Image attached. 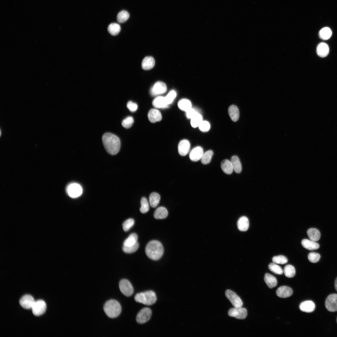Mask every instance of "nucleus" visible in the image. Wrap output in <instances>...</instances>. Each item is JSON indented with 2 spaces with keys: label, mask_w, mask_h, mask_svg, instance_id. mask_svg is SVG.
<instances>
[{
  "label": "nucleus",
  "mask_w": 337,
  "mask_h": 337,
  "mask_svg": "<svg viewBox=\"0 0 337 337\" xmlns=\"http://www.w3.org/2000/svg\"><path fill=\"white\" fill-rule=\"evenodd\" d=\"M102 141L104 148L108 153L115 155L118 153L120 142L117 136L111 133H105L102 136Z\"/></svg>",
  "instance_id": "1"
},
{
  "label": "nucleus",
  "mask_w": 337,
  "mask_h": 337,
  "mask_svg": "<svg viewBox=\"0 0 337 337\" xmlns=\"http://www.w3.org/2000/svg\"><path fill=\"white\" fill-rule=\"evenodd\" d=\"M145 251L149 258L156 261L159 260L162 256L164 248L160 242L157 240H153L147 245Z\"/></svg>",
  "instance_id": "2"
},
{
  "label": "nucleus",
  "mask_w": 337,
  "mask_h": 337,
  "mask_svg": "<svg viewBox=\"0 0 337 337\" xmlns=\"http://www.w3.org/2000/svg\"><path fill=\"white\" fill-rule=\"evenodd\" d=\"M104 310L108 317L114 318L118 316L121 312V307L116 300L111 299L107 301L103 307Z\"/></svg>",
  "instance_id": "3"
},
{
  "label": "nucleus",
  "mask_w": 337,
  "mask_h": 337,
  "mask_svg": "<svg viewBox=\"0 0 337 337\" xmlns=\"http://www.w3.org/2000/svg\"><path fill=\"white\" fill-rule=\"evenodd\" d=\"M134 300L137 302L149 305L156 302L157 297L154 291H148L137 294L134 297Z\"/></svg>",
  "instance_id": "4"
},
{
  "label": "nucleus",
  "mask_w": 337,
  "mask_h": 337,
  "mask_svg": "<svg viewBox=\"0 0 337 337\" xmlns=\"http://www.w3.org/2000/svg\"><path fill=\"white\" fill-rule=\"evenodd\" d=\"M119 285L120 291L125 296L129 297L133 294L134 292L133 287L128 280H121L119 283Z\"/></svg>",
  "instance_id": "5"
},
{
  "label": "nucleus",
  "mask_w": 337,
  "mask_h": 337,
  "mask_svg": "<svg viewBox=\"0 0 337 337\" xmlns=\"http://www.w3.org/2000/svg\"><path fill=\"white\" fill-rule=\"evenodd\" d=\"M66 190L68 195L73 198L80 196L83 192L81 186L77 183H72L69 184Z\"/></svg>",
  "instance_id": "6"
},
{
  "label": "nucleus",
  "mask_w": 337,
  "mask_h": 337,
  "mask_svg": "<svg viewBox=\"0 0 337 337\" xmlns=\"http://www.w3.org/2000/svg\"><path fill=\"white\" fill-rule=\"evenodd\" d=\"M225 294L226 297L235 308L242 307L243 302L242 300L234 292L231 290H227L226 291Z\"/></svg>",
  "instance_id": "7"
},
{
  "label": "nucleus",
  "mask_w": 337,
  "mask_h": 337,
  "mask_svg": "<svg viewBox=\"0 0 337 337\" xmlns=\"http://www.w3.org/2000/svg\"><path fill=\"white\" fill-rule=\"evenodd\" d=\"M151 315L152 311L149 308H144L138 314L136 318V321L139 324H144L149 320Z\"/></svg>",
  "instance_id": "8"
},
{
  "label": "nucleus",
  "mask_w": 337,
  "mask_h": 337,
  "mask_svg": "<svg viewBox=\"0 0 337 337\" xmlns=\"http://www.w3.org/2000/svg\"><path fill=\"white\" fill-rule=\"evenodd\" d=\"M325 306L330 312L337 311V294H331L327 296L325 301Z\"/></svg>",
  "instance_id": "9"
},
{
  "label": "nucleus",
  "mask_w": 337,
  "mask_h": 337,
  "mask_svg": "<svg viewBox=\"0 0 337 337\" xmlns=\"http://www.w3.org/2000/svg\"><path fill=\"white\" fill-rule=\"evenodd\" d=\"M46 308V303L44 300H38L35 301L32 308V313L35 316H40L45 312Z\"/></svg>",
  "instance_id": "10"
},
{
  "label": "nucleus",
  "mask_w": 337,
  "mask_h": 337,
  "mask_svg": "<svg viewBox=\"0 0 337 337\" xmlns=\"http://www.w3.org/2000/svg\"><path fill=\"white\" fill-rule=\"evenodd\" d=\"M228 315L231 317L239 319H245L247 315V309L242 307L232 308L228 311Z\"/></svg>",
  "instance_id": "11"
},
{
  "label": "nucleus",
  "mask_w": 337,
  "mask_h": 337,
  "mask_svg": "<svg viewBox=\"0 0 337 337\" xmlns=\"http://www.w3.org/2000/svg\"><path fill=\"white\" fill-rule=\"evenodd\" d=\"M167 86L164 82L158 81L156 82L150 89V93L152 95L155 96L163 94L167 91Z\"/></svg>",
  "instance_id": "12"
},
{
  "label": "nucleus",
  "mask_w": 337,
  "mask_h": 337,
  "mask_svg": "<svg viewBox=\"0 0 337 337\" xmlns=\"http://www.w3.org/2000/svg\"><path fill=\"white\" fill-rule=\"evenodd\" d=\"M35 302L34 298L30 295H23L20 299L19 302L20 305L26 309L32 308Z\"/></svg>",
  "instance_id": "13"
},
{
  "label": "nucleus",
  "mask_w": 337,
  "mask_h": 337,
  "mask_svg": "<svg viewBox=\"0 0 337 337\" xmlns=\"http://www.w3.org/2000/svg\"><path fill=\"white\" fill-rule=\"evenodd\" d=\"M203 148L200 146H197L193 149L190 152L189 157L190 160L193 162H196L201 160L203 154Z\"/></svg>",
  "instance_id": "14"
},
{
  "label": "nucleus",
  "mask_w": 337,
  "mask_h": 337,
  "mask_svg": "<svg viewBox=\"0 0 337 337\" xmlns=\"http://www.w3.org/2000/svg\"><path fill=\"white\" fill-rule=\"evenodd\" d=\"M190 147V143L188 140L183 139L181 140L178 146V150L179 154L182 156L186 155L189 151Z\"/></svg>",
  "instance_id": "15"
},
{
  "label": "nucleus",
  "mask_w": 337,
  "mask_h": 337,
  "mask_svg": "<svg viewBox=\"0 0 337 337\" xmlns=\"http://www.w3.org/2000/svg\"><path fill=\"white\" fill-rule=\"evenodd\" d=\"M293 293V291L291 288L286 286L279 287L276 291L277 295L281 298L289 297L292 295Z\"/></svg>",
  "instance_id": "16"
},
{
  "label": "nucleus",
  "mask_w": 337,
  "mask_h": 337,
  "mask_svg": "<svg viewBox=\"0 0 337 337\" xmlns=\"http://www.w3.org/2000/svg\"><path fill=\"white\" fill-rule=\"evenodd\" d=\"M148 117L149 121L153 123L159 121L162 119L160 112L158 110L155 109H152L149 110Z\"/></svg>",
  "instance_id": "17"
},
{
  "label": "nucleus",
  "mask_w": 337,
  "mask_h": 337,
  "mask_svg": "<svg viewBox=\"0 0 337 337\" xmlns=\"http://www.w3.org/2000/svg\"><path fill=\"white\" fill-rule=\"evenodd\" d=\"M300 310L302 311L310 313L313 312L315 308L314 303L311 300H306L301 302L299 306Z\"/></svg>",
  "instance_id": "18"
},
{
  "label": "nucleus",
  "mask_w": 337,
  "mask_h": 337,
  "mask_svg": "<svg viewBox=\"0 0 337 337\" xmlns=\"http://www.w3.org/2000/svg\"><path fill=\"white\" fill-rule=\"evenodd\" d=\"M329 52V48L328 45L324 42H321L317 46L316 52L320 57H324L327 56Z\"/></svg>",
  "instance_id": "19"
},
{
  "label": "nucleus",
  "mask_w": 337,
  "mask_h": 337,
  "mask_svg": "<svg viewBox=\"0 0 337 337\" xmlns=\"http://www.w3.org/2000/svg\"><path fill=\"white\" fill-rule=\"evenodd\" d=\"M301 244L303 247L305 249L309 250H313L318 249L319 248V244L311 240L304 239L301 241Z\"/></svg>",
  "instance_id": "20"
},
{
  "label": "nucleus",
  "mask_w": 337,
  "mask_h": 337,
  "mask_svg": "<svg viewBox=\"0 0 337 337\" xmlns=\"http://www.w3.org/2000/svg\"><path fill=\"white\" fill-rule=\"evenodd\" d=\"M155 65V61L152 56H148L143 59L141 66L142 68L144 70H149L152 68Z\"/></svg>",
  "instance_id": "21"
},
{
  "label": "nucleus",
  "mask_w": 337,
  "mask_h": 337,
  "mask_svg": "<svg viewBox=\"0 0 337 337\" xmlns=\"http://www.w3.org/2000/svg\"><path fill=\"white\" fill-rule=\"evenodd\" d=\"M238 229L241 231H246L249 227L248 218L245 216H242L239 218L237 222Z\"/></svg>",
  "instance_id": "22"
},
{
  "label": "nucleus",
  "mask_w": 337,
  "mask_h": 337,
  "mask_svg": "<svg viewBox=\"0 0 337 337\" xmlns=\"http://www.w3.org/2000/svg\"><path fill=\"white\" fill-rule=\"evenodd\" d=\"M229 115L232 121H237L239 117V111L238 107L235 105H231L228 109Z\"/></svg>",
  "instance_id": "23"
},
{
  "label": "nucleus",
  "mask_w": 337,
  "mask_h": 337,
  "mask_svg": "<svg viewBox=\"0 0 337 337\" xmlns=\"http://www.w3.org/2000/svg\"><path fill=\"white\" fill-rule=\"evenodd\" d=\"M264 280L270 288L271 289L276 287L277 284V280L276 277L268 273L265 274Z\"/></svg>",
  "instance_id": "24"
},
{
  "label": "nucleus",
  "mask_w": 337,
  "mask_h": 337,
  "mask_svg": "<svg viewBox=\"0 0 337 337\" xmlns=\"http://www.w3.org/2000/svg\"><path fill=\"white\" fill-rule=\"evenodd\" d=\"M168 214L167 209L164 207H160L157 208L154 212V217L156 219H163L166 218Z\"/></svg>",
  "instance_id": "25"
},
{
  "label": "nucleus",
  "mask_w": 337,
  "mask_h": 337,
  "mask_svg": "<svg viewBox=\"0 0 337 337\" xmlns=\"http://www.w3.org/2000/svg\"><path fill=\"white\" fill-rule=\"evenodd\" d=\"M221 167L223 171L228 174H231L233 169L230 160L224 159L221 163Z\"/></svg>",
  "instance_id": "26"
},
{
  "label": "nucleus",
  "mask_w": 337,
  "mask_h": 337,
  "mask_svg": "<svg viewBox=\"0 0 337 337\" xmlns=\"http://www.w3.org/2000/svg\"><path fill=\"white\" fill-rule=\"evenodd\" d=\"M230 161L235 172L237 173H240L242 170V166L239 158L237 156H233L231 157Z\"/></svg>",
  "instance_id": "27"
},
{
  "label": "nucleus",
  "mask_w": 337,
  "mask_h": 337,
  "mask_svg": "<svg viewBox=\"0 0 337 337\" xmlns=\"http://www.w3.org/2000/svg\"><path fill=\"white\" fill-rule=\"evenodd\" d=\"M153 106L156 108H165L167 105L165 97L159 96L156 98L153 101Z\"/></svg>",
  "instance_id": "28"
},
{
  "label": "nucleus",
  "mask_w": 337,
  "mask_h": 337,
  "mask_svg": "<svg viewBox=\"0 0 337 337\" xmlns=\"http://www.w3.org/2000/svg\"><path fill=\"white\" fill-rule=\"evenodd\" d=\"M307 233L309 239L314 241L316 242L320 239V234L318 230L315 228H310L308 229Z\"/></svg>",
  "instance_id": "29"
},
{
  "label": "nucleus",
  "mask_w": 337,
  "mask_h": 337,
  "mask_svg": "<svg viewBox=\"0 0 337 337\" xmlns=\"http://www.w3.org/2000/svg\"><path fill=\"white\" fill-rule=\"evenodd\" d=\"M160 199V195L156 192L150 194L149 197V203L151 206L153 208L156 207L159 203Z\"/></svg>",
  "instance_id": "30"
},
{
  "label": "nucleus",
  "mask_w": 337,
  "mask_h": 337,
  "mask_svg": "<svg viewBox=\"0 0 337 337\" xmlns=\"http://www.w3.org/2000/svg\"><path fill=\"white\" fill-rule=\"evenodd\" d=\"M178 106L182 110L186 112L192 107L190 101L188 99H183L180 100L178 103Z\"/></svg>",
  "instance_id": "31"
},
{
  "label": "nucleus",
  "mask_w": 337,
  "mask_h": 337,
  "mask_svg": "<svg viewBox=\"0 0 337 337\" xmlns=\"http://www.w3.org/2000/svg\"><path fill=\"white\" fill-rule=\"evenodd\" d=\"M138 236L134 233L131 234L123 242V246H129L135 244L137 242Z\"/></svg>",
  "instance_id": "32"
},
{
  "label": "nucleus",
  "mask_w": 337,
  "mask_h": 337,
  "mask_svg": "<svg viewBox=\"0 0 337 337\" xmlns=\"http://www.w3.org/2000/svg\"><path fill=\"white\" fill-rule=\"evenodd\" d=\"M332 34L331 29L328 27H325L321 29L319 32V36L321 39L327 40L329 39Z\"/></svg>",
  "instance_id": "33"
},
{
  "label": "nucleus",
  "mask_w": 337,
  "mask_h": 337,
  "mask_svg": "<svg viewBox=\"0 0 337 337\" xmlns=\"http://www.w3.org/2000/svg\"><path fill=\"white\" fill-rule=\"evenodd\" d=\"M121 27L120 25L116 23H112L108 27V31L112 35L116 36L120 32Z\"/></svg>",
  "instance_id": "34"
},
{
  "label": "nucleus",
  "mask_w": 337,
  "mask_h": 337,
  "mask_svg": "<svg viewBox=\"0 0 337 337\" xmlns=\"http://www.w3.org/2000/svg\"><path fill=\"white\" fill-rule=\"evenodd\" d=\"M213 153L211 150H209L203 153L201 159V163L203 164L209 163L211 160Z\"/></svg>",
  "instance_id": "35"
},
{
  "label": "nucleus",
  "mask_w": 337,
  "mask_h": 337,
  "mask_svg": "<svg viewBox=\"0 0 337 337\" xmlns=\"http://www.w3.org/2000/svg\"><path fill=\"white\" fill-rule=\"evenodd\" d=\"M283 272L286 277L292 278L295 276V270L293 266L291 265H287L284 267Z\"/></svg>",
  "instance_id": "36"
},
{
  "label": "nucleus",
  "mask_w": 337,
  "mask_h": 337,
  "mask_svg": "<svg viewBox=\"0 0 337 337\" xmlns=\"http://www.w3.org/2000/svg\"><path fill=\"white\" fill-rule=\"evenodd\" d=\"M203 117L200 113H198L191 119V124L193 128L198 127L203 121Z\"/></svg>",
  "instance_id": "37"
},
{
  "label": "nucleus",
  "mask_w": 337,
  "mask_h": 337,
  "mask_svg": "<svg viewBox=\"0 0 337 337\" xmlns=\"http://www.w3.org/2000/svg\"><path fill=\"white\" fill-rule=\"evenodd\" d=\"M129 17L128 12L125 10H123L120 12L117 17V21L120 23H124L126 21Z\"/></svg>",
  "instance_id": "38"
},
{
  "label": "nucleus",
  "mask_w": 337,
  "mask_h": 337,
  "mask_svg": "<svg viewBox=\"0 0 337 337\" xmlns=\"http://www.w3.org/2000/svg\"><path fill=\"white\" fill-rule=\"evenodd\" d=\"M268 268L271 271L276 274L281 275L283 272L281 268L274 262L270 263L268 265Z\"/></svg>",
  "instance_id": "39"
},
{
  "label": "nucleus",
  "mask_w": 337,
  "mask_h": 337,
  "mask_svg": "<svg viewBox=\"0 0 337 337\" xmlns=\"http://www.w3.org/2000/svg\"><path fill=\"white\" fill-rule=\"evenodd\" d=\"M141 207L140 208V212L143 213L147 212L149 210V203L147 199L145 197L141 198L140 201Z\"/></svg>",
  "instance_id": "40"
},
{
  "label": "nucleus",
  "mask_w": 337,
  "mask_h": 337,
  "mask_svg": "<svg viewBox=\"0 0 337 337\" xmlns=\"http://www.w3.org/2000/svg\"><path fill=\"white\" fill-rule=\"evenodd\" d=\"M139 243L137 242L135 244L129 246H123V251L126 253H131L136 252L139 247Z\"/></svg>",
  "instance_id": "41"
},
{
  "label": "nucleus",
  "mask_w": 337,
  "mask_h": 337,
  "mask_svg": "<svg viewBox=\"0 0 337 337\" xmlns=\"http://www.w3.org/2000/svg\"><path fill=\"white\" fill-rule=\"evenodd\" d=\"M134 221L132 218H129L125 221L123 223V228L124 231H128L133 226Z\"/></svg>",
  "instance_id": "42"
},
{
  "label": "nucleus",
  "mask_w": 337,
  "mask_h": 337,
  "mask_svg": "<svg viewBox=\"0 0 337 337\" xmlns=\"http://www.w3.org/2000/svg\"><path fill=\"white\" fill-rule=\"evenodd\" d=\"M272 260L273 262L276 264H283L288 261L287 258L283 255H279L274 256Z\"/></svg>",
  "instance_id": "43"
},
{
  "label": "nucleus",
  "mask_w": 337,
  "mask_h": 337,
  "mask_svg": "<svg viewBox=\"0 0 337 337\" xmlns=\"http://www.w3.org/2000/svg\"><path fill=\"white\" fill-rule=\"evenodd\" d=\"M134 119L131 116H128L125 119L122 121V125L124 128L128 129L132 125Z\"/></svg>",
  "instance_id": "44"
},
{
  "label": "nucleus",
  "mask_w": 337,
  "mask_h": 337,
  "mask_svg": "<svg viewBox=\"0 0 337 337\" xmlns=\"http://www.w3.org/2000/svg\"><path fill=\"white\" fill-rule=\"evenodd\" d=\"M320 257V254L315 252H310L308 255V259L309 261L314 263L318 261Z\"/></svg>",
  "instance_id": "45"
},
{
  "label": "nucleus",
  "mask_w": 337,
  "mask_h": 337,
  "mask_svg": "<svg viewBox=\"0 0 337 337\" xmlns=\"http://www.w3.org/2000/svg\"><path fill=\"white\" fill-rule=\"evenodd\" d=\"M176 96V92L174 90H172L168 93L165 97L166 101L168 105L173 102Z\"/></svg>",
  "instance_id": "46"
},
{
  "label": "nucleus",
  "mask_w": 337,
  "mask_h": 337,
  "mask_svg": "<svg viewBox=\"0 0 337 337\" xmlns=\"http://www.w3.org/2000/svg\"><path fill=\"white\" fill-rule=\"evenodd\" d=\"M198 127L199 129L202 132H207L209 130L210 126L208 121H203Z\"/></svg>",
  "instance_id": "47"
},
{
  "label": "nucleus",
  "mask_w": 337,
  "mask_h": 337,
  "mask_svg": "<svg viewBox=\"0 0 337 337\" xmlns=\"http://www.w3.org/2000/svg\"><path fill=\"white\" fill-rule=\"evenodd\" d=\"M198 113H200L197 109L195 108L192 107L186 112V115L188 118L191 119Z\"/></svg>",
  "instance_id": "48"
},
{
  "label": "nucleus",
  "mask_w": 337,
  "mask_h": 337,
  "mask_svg": "<svg viewBox=\"0 0 337 337\" xmlns=\"http://www.w3.org/2000/svg\"><path fill=\"white\" fill-rule=\"evenodd\" d=\"M127 106L129 110L132 112H135L138 108L137 104L131 101H129L128 102Z\"/></svg>",
  "instance_id": "49"
},
{
  "label": "nucleus",
  "mask_w": 337,
  "mask_h": 337,
  "mask_svg": "<svg viewBox=\"0 0 337 337\" xmlns=\"http://www.w3.org/2000/svg\"><path fill=\"white\" fill-rule=\"evenodd\" d=\"M335 287L336 290L337 291V277L336 278L335 281Z\"/></svg>",
  "instance_id": "50"
},
{
  "label": "nucleus",
  "mask_w": 337,
  "mask_h": 337,
  "mask_svg": "<svg viewBox=\"0 0 337 337\" xmlns=\"http://www.w3.org/2000/svg\"></svg>",
  "instance_id": "51"
}]
</instances>
